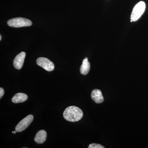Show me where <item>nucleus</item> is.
Segmentation results:
<instances>
[{
	"label": "nucleus",
	"instance_id": "13",
	"mask_svg": "<svg viewBox=\"0 0 148 148\" xmlns=\"http://www.w3.org/2000/svg\"><path fill=\"white\" fill-rule=\"evenodd\" d=\"M16 130H15V131H12V133H13V134H16Z\"/></svg>",
	"mask_w": 148,
	"mask_h": 148
},
{
	"label": "nucleus",
	"instance_id": "1",
	"mask_svg": "<svg viewBox=\"0 0 148 148\" xmlns=\"http://www.w3.org/2000/svg\"><path fill=\"white\" fill-rule=\"evenodd\" d=\"M63 115L66 120L72 122H75L81 119L83 116V112L78 107L74 106H70L64 110Z\"/></svg>",
	"mask_w": 148,
	"mask_h": 148
},
{
	"label": "nucleus",
	"instance_id": "10",
	"mask_svg": "<svg viewBox=\"0 0 148 148\" xmlns=\"http://www.w3.org/2000/svg\"><path fill=\"white\" fill-rule=\"evenodd\" d=\"M90 69V64L88 61V58L86 57L83 61L82 65L80 69L81 73L86 75L89 73Z\"/></svg>",
	"mask_w": 148,
	"mask_h": 148
},
{
	"label": "nucleus",
	"instance_id": "3",
	"mask_svg": "<svg viewBox=\"0 0 148 148\" xmlns=\"http://www.w3.org/2000/svg\"><path fill=\"white\" fill-rule=\"evenodd\" d=\"M8 24L10 27L19 28L32 26V22L31 20L27 18L16 17L9 20L8 21Z\"/></svg>",
	"mask_w": 148,
	"mask_h": 148
},
{
	"label": "nucleus",
	"instance_id": "12",
	"mask_svg": "<svg viewBox=\"0 0 148 148\" xmlns=\"http://www.w3.org/2000/svg\"><path fill=\"white\" fill-rule=\"evenodd\" d=\"M4 94V90L2 88H0V98H1Z\"/></svg>",
	"mask_w": 148,
	"mask_h": 148
},
{
	"label": "nucleus",
	"instance_id": "2",
	"mask_svg": "<svg viewBox=\"0 0 148 148\" xmlns=\"http://www.w3.org/2000/svg\"><path fill=\"white\" fill-rule=\"evenodd\" d=\"M146 9L145 3L140 1L136 5L132 10L130 19L131 22L138 21L145 12Z\"/></svg>",
	"mask_w": 148,
	"mask_h": 148
},
{
	"label": "nucleus",
	"instance_id": "9",
	"mask_svg": "<svg viewBox=\"0 0 148 148\" xmlns=\"http://www.w3.org/2000/svg\"><path fill=\"white\" fill-rule=\"evenodd\" d=\"M28 97L25 93H17L12 98V101L14 103H23L28 99Z\"/></svg>",
	"mask_w": 148,
	"mask_h": 148
},
{
	"label": "nucleus",
	"instance_id": "11",
	"mask_svg": "<svg viewBox=\"0 0 148 148\" xmlns=\"http://www.w3.org/2000/svg\"><path fill=\"white\" fill-rule=\"evenodd\" d=\"M88 148H105V147L101 145L100 144H95V143H93V144H90L88 147Z\"/></svg>",
	"mask_w": 148,
	"mask_h": 148
},
{
	"label": "nucleus",
	"instance_id": "6",
	"mask_svg": "<svg viewBox=\"0 0 148 148\" xmlns=\"http://www.w3.org/2000/svg\"><path fill=\"white\" fill-rule=\"evenodd\" d=\"M25 56L26 53L24 52H21L16 56L13 61L14 66L15 69L20 70L22 68L24 64Z\"/></svg>",
	"mask_w": 148,
	"mask_h": 148
},
{
	"label": "nucleus",
	"instance_id": "7",
	"mask_svg": "<svg viewBox=\"0 0 148 148\" xmlns=\"http://www.w3.org/2000/svg\"><path fill=\"white\" fill-rule=\"evenodd\" d=\"M91 97L92 100L98 104L102 103L104 101L102 92L99 89H94L92 90L91 92Z\"/></svg>",
	"mask_w": 148,
	"mask_h": 148
},
{
	"label": "nucleus",
	"instance_id": "14",
	"mask_svg": "<svg viewBox=\"0 0 148 148\" xmlns=\"http://www.w3.org/2000/svg\"><path fill=\"white\" fill-rule=\"evenodd\" d=\"M1 38H2V37H1V36H0V40H1Z\"/></svg>",
	"mask_w": 148,
	"mask_h": 148
},
{
	"label": "nucleus",
	"instance_id": "5",
	"mask_svg": "<svg viewBox=\"0 0 148 148\" xmlns=\"http://www.w3.org/2000/svg\"><path fill=\"white\" fill-rule=\"evenodd\" d=\"M37 64L48 71H51L54 69L53 62L44 57H40L37 59Z\"/></svg>",
	"mask_w": 148,
	"mask_h": 148
},
{
	"label": "nucleus",
	"instance_id": "4",
	"mask_svg": "<svg viewBox=\"0 0 148 148\" xmlns=\"http://www.w3.org/2000/svg\"><path fill=\"white\" fill-rule=\"evenodd\" d=\"M33 120L34 116L32 115H29L18 123L15 127V130L17 132L24 131L32 123Z\"/></svg>",
	"mask_w": 148,
	"mask_h": 148
},
{
	"label": "nucleus",
	"instance_id": "8",
	"mask_svg": "<svg viewBox=\"0 0 148 148\" xmlns=\"http://www.w3.org/2000/svg\"><path fill=\"white\" fill-rule=\"evenodd\" d=\"M47 133L45 130H40L37 132L35 136V142L38 144H42L46 140Z\"/></svg>",
	"mask_w": 148,
	"mask_h": 148
}]
</instances>
